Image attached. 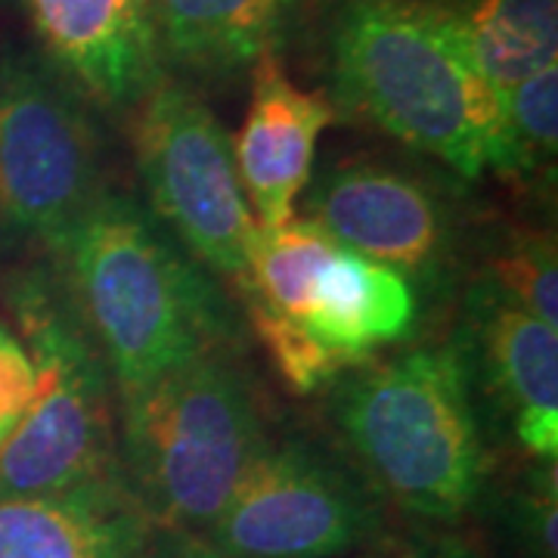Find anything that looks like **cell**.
Returning a JSON list of instances; mask_svg holds the SVG:
<instances>
[{"label": "cell", "mask_w": 558, "mask_h": 558, "mask_svg": "<svg viewBox=\"0 0 558 558\" xmlns=\"http://www.w3.org/2000/svg\"><path fill=\"white\" fill-rule=\"evenodd\" d=\"M60 286L128 398L233 332L218 279L140 202L100 193L53 248Z\"/></svg>", "instance_id": "cell-1"}, {"label": "cell", "mask_w": 558, "mask_h": 558, "mask_svg": "<svg viewBox=\"0 0 558 558\" xmlns=\"http://www.w3.org/2000/svg\"><path fill=\"white\" fill-rule=\"evenodd\" d=\"M332 97L341 112L459 178L506 168L502 97L435 0H341Z\"/></svg>", "instance_id": "cell-2"}, {"label": "cell", "mask_w": 558, "mask_h": 558, "mask_svg": "<svg viewBox=\"0 0 558 558\" xmlns=\"http://www.w3.org/2000/svg\"><path fill=\"white\" fill-rule=\"evenodd\" d=\"M336 425L363 478L413 519L450 524L487 487L490 459L457 344H425L351 373Z\"/></svg>", "instance_id": "cell-3"}, {"label": "cell", "mask_w": 558, "mask_h": 558, "mask_svg": "<svg viewBox=\"0 0 558 558\" xmlns=\"http://www.w3.org/2000/svg\"><path fill=\"white\" fill-rule=\"evenodd\" d=\"M270 440L223 348L119 398V472L153 531L205 534Z\"/></svg>", "instance_id": "cell-4"}, {"label": "cell", "mask_w": 558, "mask_h": 558, "mask_svg": "<svg viewBox=\"0 0 558 558\" xmlns=\"http://www.w3.org/2000/svg\"><path fill=\"white\" fill-rule=\"evenodd\" d=\"M10 307L35 391L20 425L0 444V499L121 484L116 385L60 279L25 274L10 289Z\"/></svg>", "instance_id": "cell-5"}, {"label": "cell", "mask_w": 558, "mask_h": 558, "mask_svg": "<svg viewBox=\"0 0 558 558\" xmlns=\"http://www.w3.org/2000/svg\"><path fill=\"white\" fill-rule=\"evenodd\" d=\"M134 109L146 208L199 267L242 292L258 220L242 190L233 137L178 81L159 78Z\"/></svg>", "instance_id": "cell-6"}, {"label": "cell", "mask_w": 558, "mask_h": 558, "mask_svg": "<svg viewBox=\"0 0 558 558\" xmlns=\"http://www.w3.org/2000/svg\"><path fill=\"white\" fill-rule=\"evenodd\" d=\"M388 531V502L354 462L270 438L202 534L233 558H351Z\"/></svg>", "instance_id": "cell-7"}, {"label": "cell", "mask_w": 558, "mask_h": 558, "mask_svg": "<svg viewBox=\"0 0 558 558\" xmlns=\"http://www.w3.org/2000/svg\"><path fill=\"white\" fill-rule=\"evenodd\" d=\"M90 119L32 62L0 69V248L53 252L100 196Z\"/></svg>", "instance_id": "cell-8"}, {"label": "cell", "mask_w": 558, "mask_h": 558, "mask_svg": "<svg viewBox=\"0 0 558 558\" xmlns=\"http://www.w3.org/2000/svg\"><path fill=\"white\" fill-rule=\"evenodd\" d=\"M299 218L341 248L428 286L457 255L459 223L438 183L407 165L357 156L307 183Z\"/></svg>", "instance_id": "cell-9"}, {"label": "cell", "mask_w": 558, "mask_h": 558, "mask_svg": "<svg viewBox=\"0 0 558 558\" xmlns=\"http://www.w3.org/2000/svg\"><path fill=\"white\" fill-rule=\"evenodd\" d=\"M416 314V289L407 279L336 245L289 317L252 326L282 379L307 395L407 339Z\"/></svg>", "instance_id": "cell-10"}, {"label": "cell", "mask_w": 558, "mask_h": 558, "mask_svg": "<svg viewBox=\"0 0 558 558\" xmlns=\"http://www.w3.org/2000/svg\"><path fill=\"white\" fill-rule=\"evenodd\" d=\"M469 379L497 403L521 450L537 462L558 457V326L543 323L475 282L465 301V332L457 344Z\"/></svg>", "instance_id": "cell-11"}, {"label": "cell", "mask_w": 558, "mask_h": 558, "mask_svg": "<svg viewBox=\"0 0 558 558\" xmlns=\"http://www.w3.org/2000/svg\"><path fill=\"white\" fill-rule=\"evenodd\" d=\"M332 119V100L301 90L277 53L252 65V102L233 137V159L258 227H282L299 215L314 180L319 134Z\"/></svg>", "instance_id": "cell-12"}, {"label": "cell", "mask_w": 558, "mask_h": 558, "mask_svg": "<svg viewBox=\"0 0 558 558\" xmlns=\"http://www.w3.org/2000/svg\"><path fill=\"white\" fill-rule=\"evenodd\" d=\"M44 50L87 97L137 106L159 75L153 0H22Z\"/></svg>", "instance_id": "cell-13"}, {"label": "cell", "mask_w": 558, "mask_h": 558, "mask_svg": "<svg viewBox=\"0 0 558 558\" xmlns=\"http://www.w3.org/2000/svg\"><path fill=\"white\" fill-rule=\"evenodd\" d=\"M149 531L119 481L0 499V558H140Z\"/></svg>", "instance_id": "cell-14"}, {"label": "cell", "mask_w": 558, "mask_h": 558, "mask_svg": "<svg viewBox=\"0 0 558 558\" xmlns=\"http://www.w3.org/2000/svg\"><path fill=\"white\" fill-rule=\"evenodd\" d=\"M301 0H153L159 47L186 69L233 75L277 53Z\"/></svg>", "instance_id": "cell-15"}, {"label": "cell", "mask_w": 558, "mask_h": 558, "mask_svg": "<svg viewBox=\"0 0 558 558\" xmlns=\"http://www.w3.org/2000/svg\"><path fill=\"white\" fill-rule=\"evenodd\" d=\"M499 97L558 62V0H435Z\"/></svg>", "instance_id": "cell-16"}, {"label": "cell", "mask_w": 558, "mask_h": 558, "mask_svg": "<svg viewBox=\"0 0 558 558\" xmlns=\"http://www.w3.org/2000/svg\"><path fill=\"white\" fill-rule=\"evenodd\" d=\"M506 168L502 178H524L553 168L558 153V62L502 94Z\"/></svg>", "instance_id": "cell-17"}, {"label": "cell", "mask_w": 558, "mask_h": 558, "mask_svg": "<svg viewBox=\"0 0 558 558\" xmlns=\"http://www.w3.org/2000/svg\"><path fill=\"white\" fill-rule=\"evenodd\" d=\"M481 282L549 326H558L556 242L543 233H509L487 260Z\"/></svg>", "instance_id": "cell-18"}, {"label": "cell", "mask_w": 558, "mask_h": 558, "mask_svg": "<svg viewBox=\"0 0 558 558\" xmlns=\"http://www.w3.org/2000/svg\"><path fill=\"white\" fill-rule=\"evenodd\" d=\"M521 539L537 558L558 556V487L556 462H537V472L521 487L519 512Z\"/></svg>", "instance_id": "cell-19"}, {"label": "cell", "mask_w": 558, "mask_h": 558, "mask_svg": "<svg viewBox=\"0 0 558 558\" xmlns=\"http://www.w3.org/2000/svg\"><path fill=\"white\" fill-rule=\"evenodd\" d=\"M35 391L32 360L20 336L0 323V444L13 435Z\"/></svg>", "instance_id": "cell-20"}, {"label": "cell", "mask_w": 558, "mask_h": 558, "mask_svg": "<svg viewBox=\"0 0 558 558\" xmlns=\"http://www.w3.org/2000/svg\"><path fill=\"white\" fill-rule=\"evenodd\" d=\"M351 558H481L472 546V539L462 534H447V531H422V534H407L395 537L385 534L379 543L363 549Z\"/></svg>", "instance_id": "cell-21"}, {"label": "cell", "mask_w": 558, "mask_h": 558, "mask_svg": "<svg viewBox=\"0 0 558 558\" xmlns=\"http://www.w3.org/2000/svg\"><path fill=\"white\" fill-rule=\"evenodd\" d=\"M140 558H233L220 553L215 543L202 534H186V531H149L143 556Z\"/></svg>", "instance_id": "cell-22"}]
</instances>
